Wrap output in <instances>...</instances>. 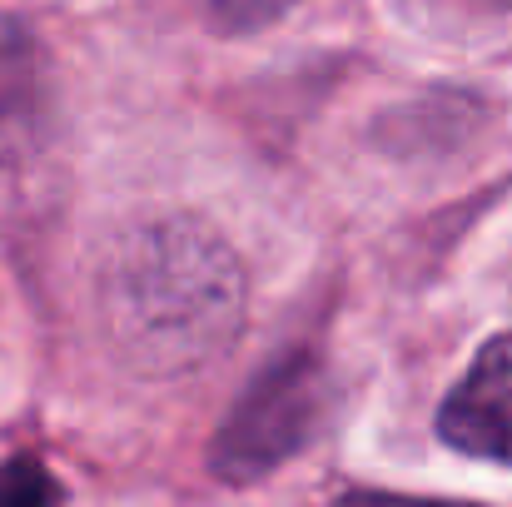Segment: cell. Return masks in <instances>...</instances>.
<instances>
[{"instance_id":"1","label":"cell","mask_w":512,"mask_h":507,"mask_svg":"<svg viewBox=\"0 0 512 507\" xmlns=\"http://www.w3.org/2000/svg\"><path fill=\"white\" fill-rule=\"evenodd\" d=\"M100 309L130 373L184 378L244 334L249 279L234 244L209 219L150 214L110 249Z\"/></svg>"},{"instance_id":"2","label":"cell","mask_w":512,"mask_h":507,"mask_svg":"<svg viewBox=\"0 0 512 507\" xmlns=\"http://www.w3.org/2000/svg\"><path fill=\"white\" fill-rule=\"evenodd\" d=\"M329 393L334 388H329L319 348L289 343L274 363H264L254 373V383L229 408V418L209 448L214 478L254 483V478L274 473L279 463H289L319 433V423L329 413Z\"/></svg>"},{"instance_id":"3","label":"cell","mask_w":512,"mask_h":507,"mask_svg":"<svg viewBox=\"0 0 512 507\" xmlns=\"http://www.w3.org/2000/svg\"><path fill=\"white\" fill-rule=\"evenodd\" d=\"M438 438L463 458L512 468V334L488 338L438 408Z\"/></svg>"},{"instance_id":"4","label":"cell","mask_w":512,"mask_h":507,"mask_svg":"<svg viewBox=\"0 0 512 507\" xmlns=\"http://www.w3.org/2000/svg\"><path fill=\"white\" fill-rule=\"evenodd\" d=\"M45 110V65L25 25L0 20V169L25 155Z\"/></svg>"},{"instance_id":"5","label":"cell","mask_w":512,"mask_h":507,"mask_svg":"<svg viewBox=\"0 0 512 507\" xmlns=\"http://www.w3.org/2000/svg\"><path fill=\"white\" fill-rule=\"evenodd\" d=\"M199 15L229 35H249V30H264L269 20H279L284 10H294L299 0H194Z\"/></svg>"},{"instance_id":"6","label":"cell","mask_w":512,"mask_h":507,"mask_svg":"<svg viewBox=\"0 0 512 507\" xmlns=\"http://www.w3.org/2000/svg\"><path fill=\"white\" fill-rule=\"evenodd\" d=\"M60 488L35 468V463H10L0 468V503H25V498H55Z\"/></svg>"},{"instance_id":"7","label":"cell","mask_w":512,"mask_h":507,"mask_svg":"<svg viewBox=\"0 0 512 507\" xmlns=\"http://www.w3.org/2000/svg\"><path fill=\"white\" fill-rule=\"evenodd\" d=\"M488 5H512V0H488Z\"/></svg>"}]
</instances>
